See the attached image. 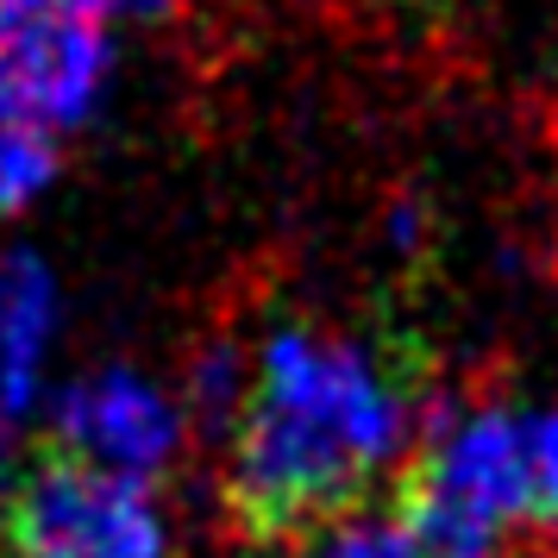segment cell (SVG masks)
Wrapping results in <instances>:
<instances>
[{"label": "cell", "mask_w": 558, "mask_h": 558, "mask_svg": "<svg viewBox=\"0 0 558 558\" xmlns=\"http://www.w3.org/2000/svg\"><path fill=\"white\" fill-rule=\"evenodd\" d=\"M327 558H427V546L396 514H383V521H345V527H332Z\"/></svg>", "instance_id": "obj_8"}, {"label": "cell", "mask_w": 558, "mask_h": 558, "mask_svg": "<svg viewBox=\"0 0 558 558\" xmlns=\"http://www.w3.org/2000/svg\"><path fill=\"white\" fill-rule=\"evenodd\" d=\"M396 521L427 558L489 553L508 527L558 533V408L483 396L433 414L396 489Z\"/></svg>", "instance_id": "obj_2"}, {"label": "cell", "mask_w": 558, "mask_h": 558, "mask_svg": "<svg viewBox=\"0 0 558 558\" xmlns=\"http://www.w3.org/2000/svg\"><path fill=\"white\" fill-rule=\"evenodd\" d=\"M452 558H489V553H452Z\"/></svg>", "instance_id": "obj_11"}, {"label": "cell", "mask_w": 558, "mask_h": 558, "mask_svg": "<svg viewBox=\"0 0 558 558\" xmlns=\"http://www.w3.org/2000/svg\"><path fill=\"white\" fill-rule=\"evenodd\" d=\"M7 539L26 558H163V514L145 477L45 439L7 496Z\"/></svg>", "instance_id": "obj_3"}, {"label": "cell", "mask_w": 558, "mask_h": 558, "mask_svg": "<svg viewBox=\"0 0 558 558\" xmlns=\"http://www.w3.org/2000/svg\"><path fill=\"white\" fill-rule=\"evenodd\" d=\"M0 471H7V421H0Z\"/></svg>", "instance_id": "obj_10"}, {"label": "cell", "mask_w": 558, "mask_h": 558, "mask_svg": "<svg viewBox=\"0 0 558 558\" xmlns=\"http://www.w3.org/2000/svg\"><path fill=\"white\" fill-rule=\"evenodd\" d=\"M51 332V277L32 257L0 264V414H20L45 364Z\"/></svg>", "instance_id": "obj_6"}, {"label": "cell", "mask_w": 558, "mask_h": 558, "mask_svg": "<svg viewBox=\"0 0 558 558\" xmlns=\"http://www.w3.org/2000/svg\"><path fill=\"white\" fill-rule=\"evenodd\" d=\"M51 177V138L20 126H0V207H20L32 202Z\"/></svg>", "instance_id": "obj_7"}, {"label": "cell", "mask_w": 558, "mask_h": 558, "mask_svg": "<svg viewBox=\"0 0 558 558\" xmlns=\"http://www.w3.org/2000/svg\"><path fill=\"white\" fill-rule=\"evenodd\" d=\"M57 439H63L70 452L95 458V464L151 477L157 464H170V452H177L182 421L145 377H132V371H101V377L76 383V389L63 396V408H57Z\"/></svg>", "instance_id": "obj_5"}, {"label": "cell", "mask_w": 558, "mask_h": 558, "mask_svg": "<svg viewBox=\"0 0 558 558\" xmlns=\"http://www.w3.org/2000/svg\"><path fill=\"white\" fill-rule=\"evenodd\" d=\"M421 414V357L402 339L277 327L232 414L227 514L245 546H302L345 527Z\"/></svg>", "instance_id": "obj_1"}, {"label": "cell", "mask_w": 558, "mask_h": 558, "mask_svg": "<svg viewBox=\"0 0 558 558\" xmlns=\"http://www.w3.org/2000/svg\"><path fill=\"white\" fill-rule=\"evenodd\" d=\"M0 13H101V0H0Z\"/></svg>", "instance_id": "obj_9"}, {"label": "cell", "mask_w": 558, "mask_h": 558, "mask_svg": "<svg viewBox=\"0 0 558 558\" xmlns=\"http://www.w3.org/2000/svg\"><path fill=\"white\" fill-rule=\"evenodd\" d=\"M101 76L95 13H0V126L57 138L95 107Z\"/></svg>", "instance_id": "obj_4"}]
</instances>
